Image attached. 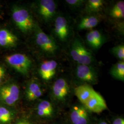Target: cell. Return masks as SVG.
<instances>
[{
	"label": "cell",
	"mask_w": 124,
	"mask_h": 124,
	"mask_svg": "<svg viewBox=\"0 0 124 124\" xmlns=\"http://www.w3.org/2000/svg\"><path fill=\"white\" fill-rule=\"evenodd\" d=\"M95 91L91 85L83 84L77 86L74 89V94L83 105L91 98Z\"/></svg>",
	"instance_id": "ac0fdd59"
},
{
	"label": "cell",
	"mask_w": 124,
	"mask_h": 124,
	"mask_svg": "<svg viewBox=\"0 0 124 124\" xmlns=\"http://www.w3.org/2000/svg\"><path fill=\"white\" fill-rule=\"evenodd\" d=\"M69 52L72 60L77 64L93 66L97 62L93 53L78 36H73L70 41Z\"/></svg>",
	"instance_id": "6da1fadb"
},
{
	"label": "cell",
	"mask_w": 124,
	"mask_h": 124,
	"mask_svg": "<svg viewBox=\"0 0 124 124\" xmlns=\"http://www.w3.org/2000/svg\"><path fill=\"white\" fill-rule=\"evenodd\" d=\"M15 124H33L31 121L26 120H18Z\"/></svg>",
	"instance_id": "4316f807"
},
{
	"label": "cell",
	"mask_w": 124,
	"mask_h": 124,
	"mask_svg": "<svg viewBox=\"0 0 124 124\" xmlns=\"http://www.w3.org/2000/svg\"><path fill=\"white\" fill-rule=\"evenodd\" d=\"M13 113L6 107L0 106V124L9 123L13 119Z\"/></svg>",
	"instance_id": "7402d4cb"
},
{
	"label": "cell",
	"mask_w": 124,
	"mask_h": 124,
	"mask_svg": "<svg viewBox=\"0 0 124 124\" xmlns=\"http://www.w3.org/2000/svg\"><path fill=\"white\" fill-rule=\"evenodd\" d=\"M43 93L41 85L36 80H32L27 85L25 90V97L30 102H34L40 98Z\"/></svg>",
	"instance_id": "9a60e30c"
},
{
	"label": "cell",
	"mask_w": 124,
	"mask_h": 124,
	"mask_svg": "<svg viewBox=\"0 0 124 124\" xmlns=\"http://www.w3.org/2000/svg\"><path fill=\"white\" fill-rule=\"evenodd\" d=\"M100 22V18L96 14H87L81 18L77 24L78 31L92 30L97 26Z\"/></svg>",
	"instance_id": "2e32d148"
},
{
	"label": "cell",
	"mask_w": 124,
	"mask_h": 124,
	"mask_svg": "<svg viewBox=\"0 0 124 124\" xmlns=\"http://www.w3.org/2000/svg\"><path fill=\"white\" fill-rule=\"evenodd\" d=\"M36 112L38 116L45 119L53 118L56 113L53 103L47 100H42L38 103Z\"/></svg>",
	"instance_id": "5bb4252c"
},
{
	"label": "cell",
	"mask_w": 124,
	"mask_h": 124,
	"mask_svg": "<svg viewBox=\"0 0 124 124\" xmlns=\"http://www.w3.org/2000/svg\"><path fill=\"white\" fill-rule=\"evenodd\" d=\"M98 124H108L105 120H101L100 121Z\"/></svg>",
	"instance_id": "83f0119b"
},
{
	"label": "cell",
	"mask_w": 124,
	"mask_h": 124,
	"mask_svg": "<svg viewBox=\"0 0 124 124\" xmlns=\"http://www.w3.org/2000/svg\"><path fill=\"white\" fill-rule=\"evenodd\" d=\"M110 17L115 19H122L124 18V2L122 0L117 1L109 11Z\"/></svg>",
	"instance_id": "44dd1931"
},
{
	"label": "cell",
	"mask_w": 124,
	"mask_h": 124,
	"mask_svg": "<svg viewBox=\"0 0 124 124\" xmlns=\"http://www.w3.org/2000/svg\"><path fill=\"white\" fill-rule=\"evenodd\" d=\"M72 93L71 84L65 76L58 77L53 81L51 87V96L53 102L64 104L69 101Z\"/></svg>",
	"instance_id": "277c9868"
},
{
	"label": "cell",
	"mask_w": 124,
	"mask_h": 124,
	"mask_svg": "<svg viewBox=\"0 0 124 124\" xmlns=\"http://www.w3.org/2000/svg\"><path fill=\"white\" fill-rule=\"evenodd\" d=\"M52 24V36L58 43L65 44L70 42L74 36L71 22L68 17L62 13H58Z\"/></svg>",
	"instance_id": "7a4b0ae2"
},
{
	"label": "cell",
	"mask_w": 124,
	"mask_h": 124,
	"mask_svg": "<svg viewBox=\"0 0 124 124\" xmlns=\"http://www.w3.org/2000/svg\"><path fill=\"white\" fill-rule=\"evenodd\" d=\"M106 42V38L97 30H91L85 35V42L91 49L97 51L100 49Z\"/></svg>",
	"instance_id": "4fadbf2b"
},
{
	"label": "cell",
	"mask_w": 124,
	"mask_h": 124,
	"mask_svg": "<svg viewBox=\"0 0 124 124\" xmlns=\"http://www.w3.org/2000/svg\"><path fill=\"white\" fill-rule=\"evenodd\" d=\"M110 52L112 55L118 59L120 61L124 60V44L116 45L110 49Z\"/></svg>",
	"instance_id": "603a6c76"
},
{
	"label": "cell",
	"mask_w": 124,
	"mask_h": 124,
	"mask_svg": "<svg viewBox=\"0 0 124 124\" xmlns=\"http://www.w3.org/2000/svg\"><path fill=\"white\" fill-rule=\"evenodd\" d=\"M35 31V40L37 47L45 56L53 58L60 51V45L52 36L46 33L37 24Z\"/></svg>",
	"instance_id": "3957f363"
},
{
	"label": "cell",
	"mask_w": 124,
	"mask_h": 124,
	"mask_svg": "<svg viewBox=\"0 0 124 124\" xmlns=\"http://www.w3.org/2000/svg\"><path fill=\"white\" fill-rule=\"evenodd\" d=\"M109 72L110 75L114 79L124 82V61H119L112 65L109 70Z\"/></svg>",
	"instance_id": "ffe728a7"
},
{
	"label": "cell",
	"mask_w": 124,
	"mask_h": 124,
	"mask_svg": "<svg viewBox=\"0 0 124 124\" xmlns=\"http://www.w3.org/2000/svg\"><path fill=\"white\" fill-rule=\"evenodd\" d=\"M12 18L16 26L23 33L27 34L34 31L37 23L26 8L14 6L12 10Z\"/></svg>",
	"instance_id": "5b68a950"
},
{
	"label": "cell",
	"mask_w": 124,
	"mask_h": 124,
	"mask_svg": "<svg viewBox=\"0 0 124 124\" xmlns=\"http://www.w3.org/2000/svg\"><path fill=\"white\" fill-rule=\"evenodd\" d=\"M86 0H66L65 2L71 9H76L80 8L84 6Z\"/></svg>",
	"instance_id": "cb8c5ba5"
},
{
	"label": "cell",
	"mask_w": 124,
	"mask_h": 124,
	"mask_svg": "<svg viewBox=\"0 0 124 124\" xmlns=\"http://www.w3.org/2000/svg\"><path fill=\"white\" fill-rule=\"evenodd\" d=\"M112 124H124V119L122 117H118L115 118L113 120Z\"/></svg>",
	"instance_id": "484cf974"
},
{
	"label": "cell",
	"mask_w": 124,
	"mask_h": 124,
	"mask_svg": "<svg viewBox=\"0 0 124 124\" xmlns=\"http://www.w3.org/2000/svg\"><path fill=\"white\" fill-rule=\"evenodd\" d=\"M89 111L83 105H76L71 108L70 118L72 124H89Z\"/></svg>",
	"instance_id": "8fae6325"
},
{
	"label": "cell",
	"mask_w": 124,
	"mask_h": 124,
	"mask_svg": "<svg viewBox=\"0 0 124 124\" xmlns=\"http://www.w3.org/2000/svg\"><path fill=\"white\" fill-rule=\"evenodd\" d=\"M74 75L76 80L90 85L97 84L98 81V72L93 65L77 64Z\"/></svg>",
	"instance_id": "52a82bcc"
},
{
	"label": "cell",
	"mask_w": 124,
	"mask_h": 124,
	"mask_svg": "<svg viewBox=\"0 0 124 124\" xmlns=\"http://www.w3.org/2000/svg\"><path fill=\"white\" fill-rule=\"evenodd\" d=\"M104 3L103 0H86L85 9L88 14H96L102 9Z\"/></svg>",
	"instance_id": "d6986e66"
},
{
	"label": "cell",
	"mask_w": 124,
	"mask_h": 124,
	"mask_svg": "<svg viewBox=\"0 0 124 124\" xmlns=\"http://www.w3.org/2000/svg\"><path fill=\"white\" fill-rule=\"evenodd\" d=\"M83 105L89 112L95 113H100L107 109L104 99L101 94L96 91Z\"/></svg>",
	"instance_id": "7c38bea8"
},
{
	"label": "cell",
	"mask_w": 124,
	"mask_h": 124,
	"mask_svg": "<svg viewBox=\"0 0 124 124\" xmlns=\"http://www.w3.org/2000/svg\"><path fill=\"white\" fill-rule=\"evenodd\" d=\"M17 36L6 29L0 30V46L11 48L15 46L18 43Z\"/></svg>",
	"instance_id": "e0dca14e"
},
{
	"label": "cell",
	"mask_w": 124,
	"mask_h": 124,
	"mask_svg": "<svg viewBox=\"0 0 124 124\" xmlns=\"http://www.w3.org/2000/svg\"><path fill=\"white\" fill-rule=\"evenodd\" d=\"M5 61L18 73L26 75L31 69L32 61L25 54L14 53L6 56Z\"/></svg>",
	"instance_id": "8992f818"
},
{
	"label": "cell",
	"mask_w": 124,
	"mask_h": 124,
	"mask_svg": "<svg viewBox=\"0 0 124 124\" xmlns=\"http://www.w3.org/2000/svg\"><path fill=\"white\" fill-rule=\"evenodd\" d=\"M6 71L4 68L0 64V84L1 83L2 80L4 78Z\"/></svg>",
	"instance_id": "d4e9b609"
},
{
	"label": "cell",
	"mask_w": 124,
	"mask_h": 124,
	"mask_svg": "<svg viewBox=\"0 0 124 124\" xmlns=\"http://www.w3.org/2000/svg\"><path fill=\"white\" fill-rule=\"evenodd\" d=\"M20 97V89L15 83H9L0 88V100L5 104L12 106L18 102Z\"/></svg>",
	"instance_id": "9c48e42d"
},
{
	"label": "cell",
	"mask_w": 124,
	"mask_h": 124,
	"mask_svg": "<svg viewBox=\"0 0 124 124\" xmlns=\"http://www.w3.org/2000/svg\"><path fill=\"white\" fill-rule=\"evenodd\" d=\"M58 4L54 0H40L37 11L40 19L45 23H52L58 13Z\"/></svg>",
	"instance_id": "ba28073f"
},
{
	"label": "cell",
	"mask_w": 124,
	"mask_h": 124,
	"mask_svg": "<svg viewBox=\"0 0 124 124\" xmlns=\"http://www.w3.org/2000/svg\"><path fill=\"white\" fill-rule=\"evenodd\" d=\"M58 71V63L53 59L43 61L38 70L40 77L45 82H49L55 79Z\"/></svg>",
	"instance_id": "30bf717a"
}]
</instances>
